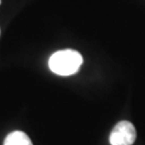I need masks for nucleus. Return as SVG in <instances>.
<instances>
[{"label": "nucleus", "mask_w": 145, "mask_h": 145, "mask_svg": "<svg viewBox=\"0 0 145 145\" xmlns=\"http://www.w3.org/2000/svg\"><path fill=\"white\" fill-rule=\"evenodd\" d=\"M137 138V131L135 126L130 121L123 120L115 126L111 135V145H132Z\"/></svg>", "instance_id": "obj_2"}, {"label": "nucleus", "mask_w": 145, "mask_h": 145, "mask_svg": "<svg viewBox=\"0 0 145 145\" xmlns=\"http://www.w3.org/2000/svg\"><path fill=\"white\" fill-rule=\"evenodd\" d=\"M83 63V57L74 50H62L54 53L50 57L48 67L51 71L57 75L68 76L78 71Z\"/></svg>", "instance_id": "obj_1"}, {"label": "nucleus", "mask_w": 145, "mask_h": 145, "mask_svg": "<svg viewBox=\"0 0 145 145\" xmlns=\"http://www.w3.org/2000/svg\"><path fill=\"white\" fill-rule=\"evenodd\" d=\"M0 3H1V0H0Z\"/></svg>", "instance_id": "obj_4"}, {"label": "nucleus", "mask_w": 145, "mask_h": 145, "mask_svg": "<svg viewBox=\"0 0 145 145\" xmlns=\"http://www.w3.org/2000/svg\"><path fill=\"white\" fill-rule=\"evenodd\" d=\"M3 145H32V142L25 132L13 131L7 135Z\"/></svg>", "instance_id": "obj_3"}]
</instances>
